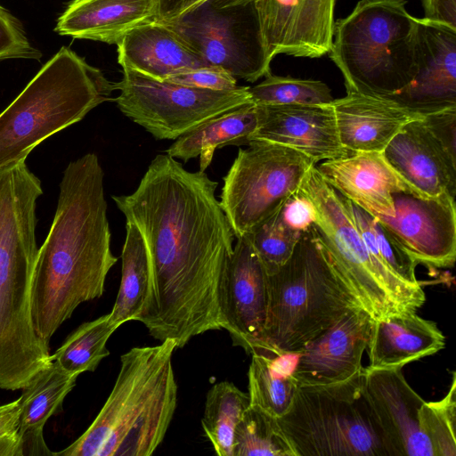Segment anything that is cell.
I'll return each mask as SVG.
<instances>
[{
    "instance_id": "7c38bea8",
    "label": "cell",
    "mask_w": 456,
    "mask_h": 456,
    "mask_svg": "<svg viewBox=\"0 0 456 456\" xmlns=\"http://www.w3.org/2000/svg\"><path fill=\"white\" fill-rule=\"evenodd\" d=\"M119 110L158 140H175L203 122L251 101L248 86L215 91L158 80L122 68L114 83Z\"/></svg>"
},
{
    "instance_id": "e0dca14e",
    "label": "cell",
    "mask_w": 456,
    "mask_h": 456,
    "mask_svg": "<svg viewBox=\"0 0 456 456\" xmlns=\"http://www.w3.org/2000/svg\"><path fill=\"white\" fill-rule=\"evenodd\" d=\"M373 322L364 308H357L311 340L292 370L298 387L338 383L360 372Z\"/></svg>"
},
{
    "instance_id": "836d02e7",
    "label": "cell",
    "mask_w": 456,
    "mask_h": 456,
    "mask_svg": "<svg viewBox=\"0 0 456 456\" xmlns=\"http://www.w3.org/2000/svg\"><path fill=\"white\" fill-rule=\"evenodd\" d=\"M421 431L428 439L434 456L456 455V373L452 372L447 394L439 401L424 402L419 412Z\"/></svg>"
},
{
    "instance_id": "7a4b0ae2",
    "label": "cell",
    "mask_w": 456,
    "mask_h": 456,
    "mask_svg": "<svg viewBox=\"0 0 456 456\" xmlns=\"http://www.w3.org/2000/svg\"><path fill=\"white\" fill-rule=\"evenodd\" d=\"M103 178L95 153L69 162L63 172L31 285L34 329L48 346L80 304L102 296L107 274L118 261L110 248Z\"/></svg>"
},
{
    "instance_id": "8fae6325",
    "label": "cell",
    "mask_w": 456,
    "mask_h": 456,
    "mask_svg": "<svg viewBox=\"0 0 456 456\" xmlns=\"http://www.w3.org/2000/svg\"><path fill=\"white\" fill-rule=\"evenodd\" d=\"M314 165L302 152L266 141L254 140L240 149L224 177L219 201L235 238L276 213Z\"/></svg>"
},
{
    "instance_id": "5b68a950",
    "label": "cell",
    "mask_w": 456,
    "mask_h": 456,
    "mask_svg": "<svg viewBox=\"0 0 456 456\" xmlns=\"http://www.w3.org/2000/svg\"><path fill=\"white\" fill-rule=\"evenodd\" d=\"M267 297L262 343L255 351L273 358L299 353L345 314L363 308L312 227L289 259L267 274Z\"/></svg>"
},
{
    "instance_id": "30bf717a",
    "label": "cell",
    "mask_w": 456,
    "mask_h": 456,
    "mask_svg": "<svg viewBox=\"0 0 456 456\" xmlns=\"http://www.w3.org/2000/svg\"><path fill=\"white\" fill-rule=\"evenodd\" d=\"M208 66L255 82L271 73L256 0H205L161 21Z\"/></svg>"
},
{
    "instance_id": "f35d334b",
    "label": "cell",
    "mask_w": 456,
    "mask_h": 456,
    "mask_svg": "<svg viewBox=\"0 0 456 456\" xmlns=\"http://www.w3.org/2000/svg\"><path fill=\"white\" fill-rule=\"evenodd\" d=\"M20 416V399L0 405V456H23Z\"/></svg>"
},
{
    "instance_id": "2e32d148",
    "label": "cell",
    "mask_w": 456,
    "mask_h": 456,
    "mask_svg": "<svg viewBox=\"0 0 456 456\" xmlns=\"http://www.w3.org/2000/svg\"><path fill=\"white\" fill-rule=\"evenodd\" d=\"M400 367H363L365 392L389 456H434L421 431L424 399L408 384Z\"/></svg>"
},
{
    "instance_id": "83f0119b",
    "label": "cell",
    "mask_w": 456,
    "mask_h": 456,
    "mask_svg": "<svg viewBox=\"0 0 456 456\" xmlns=\"http://www.w3.org/2000/svg\"><path fill=\"white\" fill-rule=\"evenodd\" d=\"M126 239L121 253V281L116 301L110 313L119 327L136 321L147 303L150 267L144 241L138 229L126 222Z\"/></svg>"
},
{
    "instance_id": "7402d4cb",
    "label": "cell",
    "mask_w": 456,
    "mask_h": 456,
    "mask_svg": "<svg viewBox=\"0 0 456 456\" xmlns=\"http://www.w3.org/2000/svg\"><path fill=\"white\" fill-rule=\"evenodd\" d=\"M339 141L349 152H382L407 123L424 118L387 96L346 92L330 102Z\"/></svg>"
},
{
    "instance_id": "4fadbf2b",
    "label": "cell",
    "mask_w": 456,
    "mask_h": 456,
    "mask_svg": "<svg viewBox=\"0 0 456 456\" xmlns=\"http://www.w3.org/2000/svg\"><path fill=\"white\" fill-rule=\"evenodd\" d=\"M395 215L375 216L419 265L450 268L456 258L455 199L393 194Z\"/></svg>"
},
{
    "instance_id": "d6a6232c",
    "label": "cell",
    "mask_w": 456,
    "mask_h": 456,
    "mask_svg": "<svg viewBox=\"0 0 456 456\" xmlns=\"http://www.w3.org/2000/svg\"><path fill=\"white\" fill-rule=\"evenodd\" d=\"M255 86H248L252 102L256 105L330 103L334 98L330 87L323 82L281 77L269 73Z\"/></svg>"
},
{
    "instance_id": "52a82bcc",
    "label": "cell",
    "mask_w": 456,
    "mask_h": 456,
    "mask_svg": "<svg viewBox=\"0 0 456 456\" xmlns=\"http://www.w3.org/2000/svg\"><path fill=\"white\" fill-rule=\"evenodd\" d=\"M406 0H360L335 21L330 57L346 92L386 96L410 84L418 71V18Z\"/></svg>"
},
{
    "instance_id": "ab89813d",
    "label": "cell",
    "mask_w": 456,
    "mask_h": 456,
    "mask_svg": "<svg viewBox=\"0 0 456 456\" xmlns=\"http://www.w3.org/2000/svg\"><path fill=\"white\" fill-rule=\"evenodd\" d=\"M280 216L289 228L303 233L313 226L316 212L311 200L298 190L284 202Z\"/></svg>"
},
{
    "instance_id": "ee69618b",
    "label": "cell",
    "mask_w": 456,
    "mask_h": 456,
    "mask_svg": "<svg viewBox=\"0 0 456 456\" xmlns=\"http://www.w3.org/2000/svg\"><path fill=\"white\" fill-rule=\"evenodd\" d=\"M203 1H205V0H199V1H198L195 4H193L191 7H193V6L197 5V4H199L200 3L203 2ZM191 7H190V8H191ZM187 10H188V9H187Z\"/></svg>"
},
{
    "instance_id": "9a60e30c",
    "label": "cell",
    "mask_w": 456,
    "mask_h": 456,
    "mask_svg": "<svg viewBox=\"0 0 456 456\" xmlns=\"http://www.w3.org/2000/svg\"><path fill=\"white\" fill-rule=\"evenodd\" d=\"M337 0H256L269 57L319 58L333 39Z\"/></svg>"
},
{
    "instance_id": "4dcf8cb0",
    "label": "cell",
    "mask_w": 456,
    "mask_h": 456,
    "mask_svg": "<svg viewBox=\"0 0 456 456\" xmlns=\"http://www.w3.org/2000/svg\"><path fill=\"white\" fill-rule=\"evenodd\" d=\"M118 328L110 313L85 322L69 335L52 355V360L72 375L94 371L101 361L110 354L106 344Z\"/></svg>"
},
{
    "instance_id": "f1b7e54d",
    "label": "cell",
    "mask_w": 456,
    "mask_h": 456,
    "mask_svg": "<svg viewBox=\"0 0 456 456\" xmlns=\"http://www.w3.org/2000/svg\"><path fill=\"white\" fill-rule=\"evenodd\" d=\"M250 354L249 406L280 418L289 410L298 387L292 370H289V364H286L287 354L274 358L256 351Z\"/></svg>"
},
{
    "instance_id": "8d00e7d4",
    "label": "cell",
    "mask_w": 456,
    "mask_h": 456,
    "mask_svg": "<svg viewBox=\"0 0 456 456\" xmlns=\"http://www.w3.org/2000/svg\"><path fill=\"white\" fill-rule=\"evenodd\" d=\"M42 53L31 45L20 21L0 5V61L8 59L39 61Z\"/></svg>"
},
{
    "instance_id": "f546056e",
    "label": "cell",
    "mask_w": 456,
    "mask_h": 456,
    "mask_svg": "<svg viewBox=\"0 0 456 456\" xmlns=\"http://www.w3.org/2000/svg\"><path fill=\"white\" fill-rule=\"evenodd\" d=\"M248 407V395L232 382L216 383L208 390L201 425L218 456H234L236 428Z\"/></svg>"
},
{
    "instance_id": "d590c367",
    "label": "cell",
    "mask_w": 456,
    "mask_h": 456,
    "mask_svg": "<svg viewBox=\"0 0 456 456\" xmlns=\"http://www.w3.org/2000/svg\"><path fill=\"white\" fill-rule=\"evenodd\" d=\"M366 219L374 246L387 267L404 281L422 286L416 278L418 264L414 259L375 216L367 212Z\"/></svg>"
},
{
    "instance_id": "d6986e66",
    "label": "cell",
    "mask_w": 456,
    "mask_h": 456,
    "mask_svg": "<svg viewBox=\"0 0 456 456\" xmlns=\"http://www.w3.org/2000/svg\"><path fill=\"white\" fill-rule=\"evenodd\" d=\"M381 153L420 196L455 199L456 157L436 138L424 118L403 126Z\"/></svg>"
},
{
    "instance_id": "74e56055",
    "label": "cell",
    "mask_w": 456,
    "mask_h": 456,
    "mask_svg": "<svg viewBox=\"0 0 456 456\" xmlns=\"http://www.w3.org/2000/svg\"><path fill=\"white\" fill-rule=\"evenodd\" d=\"M167 81L215 91L232 90L238 86L234 77L225 69L216 66L186 70L169 77Z\"/></svg>"
},
{
    "instance_id": "cb8c5ba5",
    "label": "cell",
    "mask_w": 456,
    "mask_h": 456,
    "mask_svg": "<svg viewBox=\"0 0 456 456\" xmlns=\"http://www.w3.org/2000/svg\"><path fill=\"white\" fill-rule=\"evenodd\" d=\"M157 0H73L54 31L73 38L117 45L134 27L154 20Z\"/></svg>"
},
{
    "instance_id": "b9f144b4",
    "label": "cell",
    "mask_w": 456,
    "mask_h": 456,
    "mask_svg": "<svg viewBox=\"0 0 456 456\" xmlns=\"http://www.w3.org/2000/svg\"><path fill=\"white\" fill-rule=\"evenodd\" d=\"M424 19L456 30V0H421Z\"/></svg>"
},
{
    "instance_id": "d4e9b609",
    "label": "cell",
    "mask_w": 456,
    "mask_h": 456,
    "mask_svg": "<svg viewBox=\"0 0 456 456\" xmlns=\"http://www.w3.org/2000/svg\"><path fill=\"white\" fill-rule=\"evenodd\" d=\"M445 337L435 322L416 313L374 320L367 346L372 369L400 367L444 349Z\"/></svg>"
},
{
    "instance_id": "44dd1931",
    "label": "cell",
    "mask_w": 456,
    "mask_h": 456,
    "mask_svg": "<svg viewBox=\"0 0 456 456\" xmlns=\"http://www.w3.org/2000/svg\"><path fill=\"white\" fill-rule=\"evenodd\" d=\"M315 167L336 191L373 216L395 215V192L422 197L399 176L381 152H353Z\"/></svg>"
},
{
    "instance_id": "1f68e13d",
    "label": "cell",
    "mask_w": 456,
    "mask_h": 456,
    "mask_svg": "<svg viewBox=\"0 0 456 456\" xmlns=\"http://www.w3.org/2000/svg\"><path fill=\"white\" fill-rule=\"evenodd\" d=\"M234 456H297L278 418L249 406L235 431Z\"/></svg>"
},
{
    "instance_id": "ffe728a7",
    "label": "cell",
    "mask_w": 456,
    "mask_h": 456,
    "mask_svg": "<svg viewBox=\"0 0 456 456\" xmlns=\"http://www.w3.org/2000/svg\"><path fill=\"white\" fill-rule=\"evenodd\" d=\"M257 106L259 123L251 141H266L297 150L315 164L349 154L339 141L330 103Z\"/></svg>"
},
{
    "instance_id": "ba28073f",
    "label": "cell",
    "mask_w": 456,
    "mask_h": 456,
    "mask_svg": "<svg viewBox=\"0 0 456 456\" xmlns=\"http://www.w3.org/2000/svg\"><path fill=\"white\" fill-rule=\"evenodd\" d=\"M299 191L315 208L312 226L315 236L373 320L417 313L426 301L422 286L404 281L373 258L345 197L324 181L315 165L307 172Z\"/></svg>"
},
{
    "instance_id": "277c9868",
    "label": "cell",
    "mask_w": 456,
    "mask_h": 456,
    "mask_svg": "<svg viewBox=\"0 0 456 456\" xmlns=\"http://www.w3.org/2000/svg\"><path fill=\"white\" fill-rule=\"evenodd\" d=\"M136 346L120 357V369L105 403L89 428L57 456H150L162 443L177 403L167 338Z\"/></svg>"
},
{
    "instance_id": "9c48e42d",
    "label": "cell",
    "mask_w": 456,
    "mask_h": 456,
    "mask_svg": "<svg viewBox=\"0 0 456 456\" xmlns=\"http://www.w3.org/2000/svg\"><path fill=\"white\" fill-rule=\"evenodd\" d=\"M278 422L297 456H389L363 368L338 383L298 387Z\"/></svg>"
},
{
    "instance_id": "8992f818",
    "label": "cell",
    "mask_w": 456,
    "mask_h": 456,
    "mask_svg": "<svg viewBox=\"0 0 456 456\" xmlns=\"http://www.w3.org/2000/svg\"><path fill=\"white\" fill-rule=\"evenodd\" d=\"M114 83L63 46L0 114V168L26 160L52 134L114 101Z\"/></svg>"
},
{
    "instance_id": "60d3db41",
    "label": "cell",
    "mask_w": 456,
    "mask_h": 456,
    "mask_svg": "<svg viewBox=\"0 0 456 456\" xmlns=\"http://www.w3.org/2000/svg\"><path fill=\"white\" fill-rule=\"evenodd\" d=\"M424 121L447 151L456 157V108L426 114Z\"/></svg>"
},
{
    "instance_id": "6da1fadb",
    "label": "cell",
    "mask_w": 456,
    "mask_h": 456,
    "mask_svg": "<svg viewBox=\"0 0 456 456\" xmlns=\"http://www.w3.org/2000/svg\"><path fill=\"white\" fill-rule=\"evenodd\" d=\"M205 171L157 155L139 185L112 199L141 233L148 254L150 290L137 322L155 339L177 348L223 329L220 288L234 233Z\"/></svg>"
},
{
    "instance_id": "484cf974",
    "label": "cell",
    "mask_w": 456,
    "mask_h": 456,
    "mask_svg": "<svg viewBox=\"0 0 456 456\" xmlns=\"http://www.w3.org/2000/svg\"><path fill=\"white\" fill-rule=\"evenodd\" d=\"M78 376L61 369L55 362L39 371L22 388L19 435L22 455H54L46 446L43 428L50 417L61 408Z\"/></svg>"
},
{
    "instance_id": "ac0fdd59",
    "label": "cell",
    "mask_w": 456,
    "mask_h": 456,
    "mask_svg": "<svg viewBox=\"0 0 456 456\" xmlns=\"http://www.w3.org/2000/svg\"><path fill=\"white\" fill-rule=\"evenodd\" d=\"M417 60L412 81L386 96L421 114L456 108V30L418 19Z\"/></svg>"
},
{
    "instance_id": "e575fe53",
    "label": "cell",
    "mask_w": 456,
    "mask_h": 456,
    "mask_svg": "<svg viewBox=\"0 0 456 456\" xmlns=\"http://www.w3.org/2000/svg\"><path fill=\"white\" fill-rule=\"evenodd\" d=\"M280 209L244 235L248 239L267 274L276 271L289 259L302 234L283 223Z\"/></svg>"
},
{
    "instance_id": "3957f363",
    "label": "cell",
    "mask_w": 456,
    "mask_h": 456,
    "mask_svg": "<svg viewBox=\"0 0 456 456\" xmlns=\"http://www.w3.org/2000/svg\"><path fill=\"white\" fill-rule=\"evenodd\" d=\"M40 180L25 161L0 168V389L26 387L53 360L36 333L31 285Z\"/></svg>"
},
{
    "instance_id": "5bb4252c",
    "label": "cell",
    "mask_w": 456,
    "mask_h": 456,
    "mask_svg": "<svg viewBox=\"0 0 456 456\" xmlns=\"http://www.w3.org/2000/svg\"><path fill=\"white\" fill-rule=\"evenodd\" d=\"M220 288L223 329L232 345L251 354L262 343L267 312V273L247 236L236 239Z\"/></svg>"
},
{
    "instance_id": "4316f807",
    "label": "cell",
    "mask_w": 456,
    "mask_h": 456,
    "mask_svg": "<svg viewBox=\"0 0 456 456\" xmlns=\"http://www.w3.org/2000/svg\"><path fill=\"white\" fill-rule=\"evenodd\" d=\"M258 123V106L249 102L221 113L181 135L166 153L183 162L200 156V170L205 171L216 149L228 145H248Z\"/></svg>"
},
{
    "instance_id": "f6af8a7d",
    "label": "cell",
    "mask_w": 456,
    "mask_h": 456,
    "mask_svg": "<svg viewBox=\"0 0 456 456\" xmlns=\"http://www.w3.org/2000/svg\"><path fill=\"white\" fill-rule=\"evenodd\" d=\"M76 1H80V0H76Z\"/></svg>"
},
{
    "instance_id": "603a6c76",
    "label": "cell",
    "mask_w": 456,
    "mask_h": 456,
    "mask_svg": "<svg viewBox=\"0 0 456 456\" xmlns=\"http://www.w3.org/2000/svg\"><path fill=\"white\" fill-rule=\"evenodd\" d=\"M117 45L118 60L122 68L158 80L208 66L170 28L158 20L130 29Z\"/></svg>"
},
{
    "instance_id": "7bdbcfd3",
    "label": "cell",
    "mask_w": 456,
    "mask_h": 456,
    "mask_svg": "<svg viewBox=\"0 0 456 456\" xmlns=\"http://www.w3.org/2000/svg\"><path fill=\"white\" fill-rule=\"evenodd\" d=\"M199 0H157L154 20L167 21L195 4Z\"/></svg>"
}]
</instances>
